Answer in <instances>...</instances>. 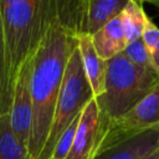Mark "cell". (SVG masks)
I'll return each mask as SVG.
<instances>
[{
    "instance_id": "1",
    "label": "cell",
    "mask_w": 159,
    "mask_h": 159,
    "mask_svg": "<svg viewBox=\"0 0 159 159\" xmlns=\"http://www.w3.org/2000/svg\"><path fill=\"white\" fill-rule=\"evenodd\" d=\"M76 46L77 37L52 22L34 55L30 80L32 125L27 147L31 159H39L47 139L66 65Z\"/></svg>"
},
{
    "instance_id": "2",
    "label": "cell",
    "mask_w": 159,
    "mask_h": 159,
    "mask_svg": "<svg viewBox=\"0 0 159 159\" xmlns=\"http://www.w3.org/2000/svg\"><path fill=\"white\" fill-rule=\"evenodd\" d=\"M1 19L6 78L12 94L20 70L35 55L51 25L48 0H25L1 7Z\"/></svg>"
},
{
    "instance_id": "3",
    "label": "cell",
    "mask_w": 159,
    "mask_h": 159,
    "mask_svg": "<svg viewBox=\"0 0 159 159\" xmlns=\"http://www.w3.org/2000/svg\"><path fill=\"white\" fill-rule=\"evenodd\" d=\"M158 82L159 75L153 68L135 66L122 53L108 60L104 91L94 97L99 111V128L127 113Z\"/></svg>"
},
{
    "instance_id": "4",
    "label": "cell",
    "mask_w": 159,
    "mask_h": 159,
    "mask_svg": "<svg viewBox=\"0 0 159 159\" xmlns=\"http://www.w3.org/2000/svg\"><path fill=\"white\" fill-rule=\"evenodd\" d=\"M93 98L94 94L84 75L80 51L76 46L66 65L51 128L39 159H50L52 157L53 148L62 133L82 113L86 104Z\"/></svg>"
},
{
    "instance_id": "5",
    "label": "cell",
    "mask_w": 159,
    "mask_h": 159,
    "mask_svg": "<svg viewBox=\"0 0 159 159\" xmlns=\"http://www.w3.org/2000/svg\"><path fill=\"white\" fill-rule=\"evenodd\" d=\"M155 125H159V82L127 113L99 128L94 153Z\"/></svg>"
},
{
    "instance_id": "6",
    "label": "cell",
    "mask_w": 159,
    "mask_h": 159,
    "mask_svg": "<svg viewBox=\"0 0 159 159\" xmlns=\"http://www.w3.org/2000/svg\"><path fill=\"white\" fill-rule=\"evenodd\" d=\"M32 58L34 56L24 63L22 68L19 72V76L14 84L9 111L10 125L12 128V132L15 133L20 143L26 148L29 147L30 132L32 125V97L30 88Z\"/></svg>"
},
{
    "instance_id": "7",
    "label": "cell",
    "mask_w": 159,
    "mask_h": 159,
    "mask_svg": "<svg viewBox=\"0 0 159 159\" xmlns=\"http://www.w3.org/2000/svg\"><path fill=\"white\" fill-rule=\"evenodd\" d=\"M158 147L159 125H155L96 152L91 159H145Z\"/></svg>"
},
{
    "instance_id": "8",
    "label": "cell",
    "mask_w": 159,
    "mask_h": 159,
    "mask_svg": "<svg viewBox=\"0 0 159 159\" xmlns=\"http://www.w3.org/2000/svg\"><path fill=\"white\" fill-rule=\"evenodd\" d=\"M99 130V111L96 98L91 99L83 108L76 128L72 147L66 159H91Z\"/></svg>"
},
{
    "instance_id": "9",
    "label": "cell",
    "mask_w": 159,
    "mask_h": 159,
    "mask_svg": "<svg viewBox=\"0 0 159 159\" xmlns=\"http://www.w3.org/2000/svg\"><path fill=\"white\" fill-rule=\"evenodd\" d=\"M86 11L87 0H48L51 24H57L75 37L84 34Z\"/></svg>"
},
{
    "instance_id": "10",
    "label": "cell",
    "mask_w": 159,
    "mask_h": 159,
    "mask_svg": "<svg viewBox=\"0 0 159 159\" xmlns=\"http://www.w3.org/2000/svg\"><path fill=\"white\" fill-rule=\"evenodd\" d=\"M77 47L82 60V66L87 81L92 88L94 97H98L104 91V78L107 61L101 58L93 46L91 35L83 34L77 37Z\"/></svg>"
},
{
    "instance_id": "11",
    "label": "cell",
    "mask_w": 159,
    "mask_h": 159,
    "mask_svg": "<svg viewBox=\"0 0 159 159\" xmlns=\"http://www.w3.org/2000/svg\"><path fill=\"white\" fill-rule=\"evenodd\" d=\"M91 37L98 56L104 61L122 53L128 45L120 15L107 22L97 32L91 35Z\"/></svg>"
},
{
    "instance_id": "12",
    "label": "cell",
    "mask_w": 159,
    "mask_h": 159,
    "mask_svg": "<svg viewBox=\"0 0 159 159\" xmlns=\"http://www.w3.org/2000/svg\"><path fill=\"white\" fill-rule=\"evenodd\" d=\"M129 0H87L84 34L93 35L107 22L119 16Z\"/></svg>"
},
{
    "instance_id": "13",
    "label": "cell",
    "mask_w": 159,
    "mask_h": 159,
    "mask_svg": "<svg viewBox=\"0 0 159 159\" xmlns=\"http://www.w3.org/2000/svg\"><path fill=\"white\" fill-rule=\"evenodd\" d=\"M0 159H31L10 125L9 113L0 116Z\"/></svg>"
},
{
    "instance_id": "14",
    "label": "cell",
    "mask_w": 159,
    "mask_h": 159,
    "mask_svg": "<svg viewBox=\"0 0 159 159\" xmlns=\"http://www.w3.org/2000/svg\"><path fill=\"white\" fill-rule=\"evenodd\" d=\"M127 43H130L142 37L145 22H147V14L138 0H129L125 7L120 14Z\"/></svg>"
},
{
    "instance_id": "15",
    "label": "cell",
    "mask_w": 159,
    "mask_h": 159,
    "mask_svg": "<svg viewBox=\"0 0 159 159\" xmlns=\"http://www.w3.org/2000/svg\"><path fill=\"white\" fill-rule=\"evenodd\" d=\"M11 92L9 89L6 68H5V46H4V32H2V19L0 7V116L6 114L10 111Z\"/></svg>"
},
{
    "instance_id": "16",
    "label": "cell",
    "mask_w": 159,
    "mask_h": 159,
    "mask_svg": "<svg viewBox=\"0 0 159 159\" xmlns=\"http://www.w3.org/2000/svg\"><path fill=\"white\" fill-rule=\"evenodd\" d=\"M142 39L147 47L152 67L159 75V27L149 17L147 19Z\"/></svg>"
},
{
    "instance_id": "17",
    "label": "cell",
    "mask_w": 159,
    "mask_h": 159,
    "mask_svg": "<svg viewBox=\"0 0 159 159\" xmlns=\"http://www.w3.org/2000/svg\"><path fill=\"white\" fill-rule=\"evenodd\" d=\"M122 55L135 66H139L143 68H153L147 47H145L142 37L128 43L125 46V48L123 50Z\"/></svg>"
},
{
    "instance_id": "18",
    "label": "cell",
    "mask_w": 159,
    "mask_h": 159,
    "mask_svg": "<svg viewBox=\"0 0 159 159\" xmlns=\"http://www.w3.org/2000/svg\"><path fill=\"white\" fill-rule=\"evenodd\" d=\"M80 117H81V114L62 133V135L60 137V139L57 140V143L53 148L51 158H53V159H66V157H67V154H68V152L72 147V143H73V138H75L77 124L80 122Z\"/></svg>"
},
{
    "instance_id": "19",
    "label": "cell",
    "mask_w": 159,
    "mask_h": 159,
    "mask_svg": "<svg viewBox=\"0 0 159 159\" xmlns=\"http://www.w3.org/2000/svg\"><path fill=\"white\" fill-rule=\"evenodd\" d=\"M21 1H25V0H0V7H5V6L17 4V2H21Z\"/></svg>"
},
{
    "instance_id": "20",
    "label": "cell",
    "mask_w": 159,
    "mask_h": 159,
    "mask_svg": "<svg viewBox=\"0 0 159 159\" xmlns=\"http://www.w3.org/2000/svg\"><path fill=\"white\" fill-rule=\"evenodd\" d=\"M145 159H159V147H158L148 158H145Z\"/></svg>"
},
{
    "instance_id": "21",
    "label": "cell",
    "mask_w": 159,
    "mask_h": 159,
    "mask_svg": "<svg viewBox=\"0 0 159 159\" xmlns=\"http://www.w3.org/2000/svg\"><path fill=\"white\" fill-rule=\"evenodd\" d=\"M138 1H145V2H149V4H152V5H154L157 9H159V0H138Z\"/></svg>"
},
{
    "instance_id": "22",
    "label": "cell",
    "mask_w": 159,
    "mask_h": 159,
    "mask_svg": "<svg viewBox=\"0 0 159 159\" xmlns=\"http://www.w3.org/2000/svg\"><path fill=\"white\" fill-rule=\"evenodd\" d=\"M50 159H53V158H50Z\"/></svg>"
}]
</instances>
